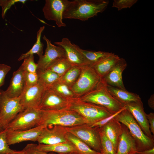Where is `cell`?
I'll use <instances>...</instances> for the list:
<instances>
[{"label":"cell","mask_w":154,"mask_h":154,"mask_svg":"<svg viewBox=\"0 0 154 154\" xmlns=\"http://www.w3.org/2000/svg\"><path fill=\"white\" fill-rule=\"evenodd\" d=\"M109 3L107 0H66L62 18L86 21L103 12Z\"/></svg>","instance_id":"cell-1"},{"label":"cell","mask_w":154,"mask_h":154,"mask_svg":"<svg viewBox=\"0 0 154 154\" xmlns=\"http://www.w3.org/2000/svg\"><path fill=\"white\" fill-rule=\"evenodd\" d=\"M42 111L41 119L36 126L42 125L47 127L58 125L68 127L88 124L83 117L76 112L68 109Z\"/></svg>","instance_id":"cell-2"},{"label":"cell","mask_w":154,"mask_h":154,"mask_svg":"<svg viewBox=\"0 0 154 154\" xmlns=\"http://www.w3.org/2000/svg\"><path fill=\"white\" fill-rule=\"evenodd\" d=\"M78 98L82 101L103 107L112 114L125 108L123 104L110 93L107 84L102 78L94 89Z\"/></svg>","instance_id":"cell-3"},{"label":"cell","mask_w":154,"mask_h":154,"mask_svg":"<svg viewBox=\"0 0 154 154\" xmlns=\"http://www.w3.org/2000/svg\"><path fill=\"white\" fill-rule=\"evenodd\" d=\"M115 118L127 127L134 139L137 151H143L154 148V138L145 135L130 113L125 108Z\"/></svg>","instance_id":"cell-4"},{"label":"cell","mask_w":154,"mask_h":154,"mask_svg":"<svg viewBox=\"0 0 154 154\" xmlns=\"http://www.w3.org/2000/svg\"><path fill=\"white\" fill-rule=\"evenodd\" d=\"M68 109L78 113L86 119L90 125L112 114L103 107L82 101L78 98L70 101Z\"/></svg>","instance_id":"cell-5"},{"label":"cell","mask_w":154,"mask_h":154,"mask_svg":"<svg viewBox=\"0 0 154 154\" xmlns=\"http://www.w3.org/2000/svg\"><path fill=\"white\" fill-rule=\"evenodd\" d=\"M101 80L92 67L85 65L82 67L80 75L71 89L78 98L94 89Z\"/></svg>","instance_id":"cell-6"},{"label":"cell","mask_w":154,"mask_h":154,"mask_svg":"<svg viewBox=\"0 0 154 154\" xmlns=\"http://www.w3.org/2000/svg\"><path fill=\"white\" fill-rule=\"evenodd\" d=\"M70 133L86 144L93 150L100 153L102 151L100 128L84 124L66 127Z\"/></svg>","instance_id":"cell-7"},{"label":"cell","mask_w":154,"mask_h":154,"mask_svg":"<svg viewBox=\"0 0 154 154\" xmlns=\"http://www.w3.org/2000/svg\"><path fill=\"white\" fill-rule=\"evenodd\" d=\"M42 111L27 108L20 112L5 129L6 132L28 129L36 126L41 118Z\"/></svg>","instance_id":"cell-8"},{"label":"cell","mask_w":154,"mask_h":154,"mask_svg":"<svg viewBox=\"0 0 154 154\" xmlns=\"http://www.w3.org/2000/svg\"><path fill=\"white\" fill-rule=\"evenodd\" d=\"M0 121L3 129L24 108L20 102L19 97L10 98L1 91Z\"/></svg>","instance_id":"cell-9"},{"label":"cell","mask_w":154,"mask_h":154,"mask_svg":"<svg viewBox=\"0 0 154 154\" xmlns=\"http://www.w3.org/2000/svg\"><path fill=\"white\" fill-rule=\"evenodd\" d=\"M42 38L46 42V47L44 54L39 57L37 62V72L48 69L52 64L60 58H66L63 48L52 44L44 35Z\"/></svg>","instance_id":"cell-10"},{"label":"cell","mask_w":154,"mask_h":154,"mask_svg":"<svg viewBox=\"0 0 154 154\" xmlns=\"http://www.w3.org/2000/svg\"><path fill=\"white\" fill-rule=\"evenodd\" d=\"M46 88L38 83L32 86L25 87L19 97L20 103L25 109H38Z\"/></svg>","instance_id":"cell-11"},{"label":"cell","mask_w":154,"mask_h":154,"mask_svg":"<svg viewBox=\"0 0 154 154\" xmlns=\"http://www.w3.org/2000/svg\"><path fill=\"white\" fill-rule=\"evenodd\" d=\"M66 0H46L42 11L45 18L54 21L59 27H65L62 21V14Z\"/></svg>","instance_id":"cell-12"},{"label":"cell","mask_w":154,"mask_h":154,"mask_svg":"<svg viewBox=\"0 0 154 154\" xmlns=\"http://www.w3.org/2000/svg\"><path fill=\"white\" fill-rule=\"evenodd\" d=\"M70 102L60 97L49 88H46L38 109L41 111L68 109Z\"/></svg>","instance_id":"cell-13"},{"label":"cell","mask_w":154,"mask_h":154,"mask_svg":"<svg viewBox=\"0 0 154 154\" xmlns=\"http://www.w3.org/2000/svg\"><path fill=\"white\" fill-rule=\"evenodd\" d=\"M68 132L64 127L54 125L44 128L37 141L38 144L52 145L68 141L66 137Z\"/></svg>","instance_id":"cell-14"},{"label":"cell","mask_w":154,"mask_h":154,"mask_svg":"<svg viewBox=\"0 0 154 154\" xmlns=\"http://www.w3.org/2000/svg\"><path fill=\"white\" fill-rule=\"evenodd\" d=\"M42 125L36 126L28 129L6 132V138L9 145L22 142L37 141L44 128Z\"/></svg>","instance_id":"cell-15"},{"label":"cell","mask_w":154,"mask_h":154,"mask_svg":"<svg viewBox=\"0 0 154 154\" xmlns=\"http://www.w3.org/2000/svg\"><path fill=\"white\" fill-rule=\"evenodd\" d=\"M124 106L131 114L144 134L149 137L154 138L150 131L141 100L125 104Z\"/></svg>","instance_id":"cell-16"},{"label":"cell","mask_w":154,"mask_h":154,"mask_svg":"<svg viewBox=\"0 0 154 154\" xmlns=\"http://www.w3.org/2000/svg\"><path fill=\"white\" fill-rule=\"evenodd\" d=\"M54 43L64 49L66 58L72 66L82 67L86 65L80 48L78 45L72 43L68 38H64L60 42H55Z\"/></svg>","instance_id":"cell-17"},{"label":"cell","mask_w":154,"mask_h":154,"mask_svg":"<svg viewBox=\"0 0 154 154\" xmlns=\"http://www.w3.org/2000/svg\"><path fill=\"white\" fill-rule=\"evenodd\" d=\"M127 65L125 59L120 58L113 68L102 79L109 85L126 90L122 80V73Z\"/></svg>","instance_id":"cell-18"},{"label":"cell","mask_w":154,"mask_h":154,"mask_svg":"<svg viewBox=\"0 0 154 154\" xmlns=\"http://www.w3.org/2000/svg\"><path fill=\"white\" fill-rule=\"evenodd\" d=\"M23 72L21 66L13 72L9 87L4 91L6 96L10 98H16L21 95L25 86Z\"/></svg>","instance_id":"cell-19"},{"label":"cell","mask_w":154,"mask_h":154,"mask_svg":"<svg viewBox=\"0 0 154 154\" xmlns=\"http://www.w3.org/2000/svg\"><path fill=\"white\" fill-rule=\"evenodd\" d=\"M122 125L123 131L118 139L116 154L135 153L137 149L135 141L127 127Z\"/></svg>","instance_id":"cell-20"},{"label":"cell","mask_w":154,"mask_h":154,"mask_svg":"<svg viewBox=\"0 0 154 154\" xmlns=\"http://www.w3.org/2000/svg\"><path fill=\"white\" fill-rule=\"evenodd\" d=\"M100 128L117 150L118 139L123 131L122 124L114 118Z\"/></svg>","instance_id":"cell-21"},{"label":"cell","mask_w":154,"mask_h":154,"mask_svg":"<svg viewBox=\"0 0 154 154\" xmlns=\"http://www.w3.org/2000/svg\"><path fill=\"white\" fill-rule=\"evenodd\" d=\"M37 148L39 150L46 153H64L77 152L81 153L75 145L68 141L52 145L38 144Z\"/></svg>","instance_id":"cell-22"},{"label":"cell","mask_w":154,"mask_h":154,"mask_svg":"<svg viewBox=\"0 0 154 154\" xmlns=\"http://www.w3.org/2000/svg\"><path fill=\"white\" fill-rule=\"evenodd\" d=\"M120 58L118 55L111 53L92 67L102 78L113 68Z\"/></svg>","instance_id":"cell-23"},{"label":"cell","mask_w":154,"mask_h":154,"mask_svg":"<svg viewBox=\"0 0 154 154\" xmlns=\"http://www.w3.org/2000/svg\"><path fill=\"white\" fill-rule=\"evenodd\" d=\"M107 89L111 95L124 105L129 103L141 100L139 95L107 84Z\"/></svg>","instance_id":"cell-24"},{"label":"cell","mask_w":154,"mask_h":154,"mask_svg":"<svg viewBox=\"0 0 154 154\" xmlns=\"http://www.w3.org/2000/svg\"><path fill=\"white\" fill-rule=\"evenodd\" d=\"M62 98L71 101L77 98L71 88L59 79L49 88Z\"/></svg>","instance_id":"cell-25"},{"label":"cell","mask_w":154,"mask_h":154,"mask_svg":"<svg viewBox=\"0 0 154 154\" xmlns=\"http://www.w3.org/2000/svg\"><path fill=\"white\" fill-rule=\"evenodd\" d=\"M86 65L92 66L110 55L112 52L102 51H92L80 48Z\"/></svg>","instance_id":"cell-26"},{"label":"cell","mask_w":154,"mask_h":154,"mask_svg":"<svg viewBox=\"0 0 154 154\" xmlns=\"http://www.w3.org/2000/svg\"><path fill=\"white\" fill-rule=\"evenodd\" d=\"M45 28L44 26L40 27L37 32V40L32 47L25 53L22 54L18 59L20 61L27 58L30 56L37 54L39 57L43 54V44L41 41V34Z\"/></svg>","instance_id":"cell-27"},{"label":"cell","mask_w":154,"mask_h":154,"mask_svg":"<svg viewBox=\"0 0 154 154\" xmlns=\"http://www.w3.org/2000/svg\"><path fill=\"white\" fill-rule=\"evenodd\" d=\"M37 73L38 76V83L46 88H49L60 77L56 73L48 69L37 71Z\"/></svg>","instance_id":"cell-28"},{"label":"cell","mask_w":154,"mask_h":154,"mask_svg":"<svg viewBox=\"0 0 154 154\" xmlns=\"http://www.w3.org/2000/svg\"><path fill=\"white\" fill-rule=\"evenodd\" d=\"M82 67L72 66L59 80L70 88L75 83L81 73Z\"/></svg>","instance_id":"cell-29"},{"label":"cell","mask_w":154,"mask_h":154,"mask_svg":"<svg viewBox=\"0 0 154 154\" xmlns=\"http://www.w3.org/2000/svg\"><path fill=\"white\" fill-rule=\"evenodd\" d=\"M67 140L73 143L82 154H101L90 147L85 143L72 133L67 132L66 135Z\"/></svg>","instance_id":"cell-30"},{"label":"cell","mask_w":154,"mask_h":154,"mask_svg":"<svg viewBox=\"0 0 154 154\" xmlns=\"http://www.w3.org/2000/svg\"><path fill=\"white\" fill-rule=\"evenodd\" d=\"M72 66L66 58H61L52 64L48 69L55 72L61 77Z\"/></svg>","instance_id":"cell-31"},{"label":"cell","mask_w":154,"mask_h":154,"mask_svg":"<svg viewBox=\"0 0 154 154\" xmlns=\"http://www.w3.org/2000/svg\"><path fill=\"white\" fill-rule=\"evenodd\" d=\"M102 151L101 154H116L117 150L113 143L100 128Z\"/></svg>","instance_id":"cell-32"},{"label":"cell","mask_w":154,"mask_h":154,"mask_svg":"<svg viewBox=\"0 0 154 154\" xmlns=\"http://www.w3.org/2000/svg\"><path fill=\"white\" fill-rule=\"evenodd\" d=\"M21 66L24 71L37 73V65L35 62L33 55H31L24 59Z\"/></svg>","instance_id":"cell-33"},{"label":"cell","mask_w":154,"mask_h":154,"mask_svg":"<svg viewBox=\"0 0 154 154\" xmlns=\"http://www.w3.org/2000/svg\"><path fill=\"white\" fill-rule=\"evenodd\" d=\"M6 138V132L4 129L0 131V154H7L12 152L13 150L9 146Z\"/></svg>","instance_id":"cell-34"},{"label":"cell","mask_w":154,"mask_h":154,"mask_svg":"<svg viewBox=\"0 0 154 154\" xmlns=\"http://www.w3.org/2000/svg\"><path fill=\"white\" fill-rule=\"evenodd\" d=\"M23 76L25 87H30L37 84L38 82V76L37 73L24 71Z\"/></svg>","instance_id":"cell-35"},{"label":"cell","mask_w":154,"mask_h":154,"mask_svg":"<svg viewBox=\"0 0 154 154\" xmlns=\"http://www.w3.org/2000/svg\"><path fill=\"white\" fill-rule=\"evenodd\" d=\"M137 1V0H114L112 7L120 11L123 9L130 8Z\"/></svg>","instance_id":"cell-36"},{"label":"cell","mask_w":154,"mask_h":154,"mask_svg":"<svg viewBox=\"0 0 154 154\" xmlns=\"http://www.w3.org/2000/svg\"><path fill=\"white\" fill-rule=\"evenodd\" d=\"M26 1V0H0V6L2 8L1 15L3 18H4L7 10L15 3L21 2L24 4Z\"/></svg>","instance_id":"cell-37"},{"label":"cell","mask_w":154,"mask_h":154,"mask_svg":"<svg viewBox=\"0 0 154 154\" xmlns=\"http://www.w3.org/2000/svg\"><path fill=\"white\" fill-rule=\"evenodd\" d=\"M37 145L34 143L27 144L23 148L25 154H47L48 153L39 150L37 148Z\"/></svg>","instance_id":"cell-38"},{"label":"cell","mask_w":154,"mask_h":154,"mask_svg":"<svg viewBox=\"0 0 154 154\" xmlns=\"http://www.w3.org/2000/svg\"><path fill=\"white\" fill-rule=\"evenodd\" d=\"M11 69V67L8 65L0 64V88L4 84L5 76Z\"/></svg>","instance_id":"cell-39"},{"label":"cell","mask_w":154,"mask_h":154,"mask_svg":"<svg viewBox=\"0 0 154 154\" xmlns=\"http://www.w3.org/2000/svg\"><path fill=\"white\" fill-rule=\"evenodd\" d=\"M125 108L123 109L118 112L112 114L110 116L104 119H103L100 121L97 122L93 124L90 125L92 127H96L100 128L103 126L104 125L107 123L112 119L115 118V117L123 110Z\"/></svg>","instance_id":"cell-40"},{"label":"cell","mask_w":154,"mask_h":154,"mask_svg":"<svg viewBox=\"0 0 154 154\" xmlns=\"http://www.w3.org/2000/svg\"><path fill=\"white\" fill-rule=\"evenodd\" d=\"M147 119L149 124L150 131L154 135V113L150 112L146 114Z\"/></svg>","instance_id":"cell-41"},{"label":"cell","mask_w":154,"mask_h":154,"mask_svg":"<svg viewBox=\"0 0 154 154\" xmlns=\"http://www.w3.org/2000/svg\"><path fill=\"white\" fill-rule=\"evenodd\" d=\"M136 154H154V148L151 149L143 151H137Z\"/></svg>","instance_id":"cell-42"},{"label":"cell","mask_w":154,"mask_h":154,"mask_svg":"<svg viewBox=\"0 0 154 154\" xmlns=\"http://www.w3.org/2000/svg\"><path fill=\"white\" fill-rule=\"evenodd\" d=\"M148 104L149 107L152 109H154V96L152 95L148 100Z\"/></svg>","instance_id":"cell-43"},{"label":"cell","mask_w":154,"mask_h":154,"mask_svg":"<svg viewBox=\"0 0 154 154\" xmlns=\"http://www.w3.org/2000/svg\"><path fill=\"white\" fill-rule=\"evenodd\" d=\"M7 154H25L23 151H15L14 150L9 153Z\"/></svg>","instance_id":"cell-44"},{"label":"cell","mask_w":154,"mask_h":154,"mask_svg":"<svg viewBox=\"0 0 154 154\" xmlns=\"http://www.w3.org/2000/svg\"><path fill=\"white\" fill-rule=\"evenodd\" d=\"M47 154H82L77 152H70L64 153H57L54 152H49Z\"/></svg>","instance_id":"cell-45"},{"label":"cell","mask_w":154,"mask_h":154,"mask_svg":"<svg viewBox=\"0 0 154 154\" xmlns=\"http://www.w3.org/2000/svg\"><path fill=\"white\" fill-rule=\"evenodd\" d=\"M1 122L0 121V131L3 130Z\"/></svg>","instance_id":"cell-46"},{"label":"cell","mask_w":154,"mask_h":154,"mask_svg":"<svg viewBox=\"0 0 154 154\" xmlns=\"http://www.w3.org/2000/svg\"><path fill=\"white\" fill-rule=\"evenodd\" d=\"M1 91H0V96H1Z\"/></svg>","instance_id":"cell-47"},{"label":"cell","mask_w":154,"mask_h":154,"mask_svg":"<svg viewBox=\"0 0 154 154\" xmlns=\"http://www.w3.org/2000/svg\"><path fill=\"white\" fill-rule=\"evenodd\" d=\"M136 154L135 153H133V154Z\"/></svg>","instance_id":"cell-48"},{"label":"cell","mask_w":154,"mask_h":154,"mask_svg":"<svg viewBox=\"0 0 154 154\" xmlns=\"http://www.w3.org/2000/svg\"></svg>","instance_id":"cell-49"},{"label":"cell","mask_w":154,"mask_h":154,"mask_svg":"<svg viewBox=\"0 0 154 154\" xmlns=\"http://www.w3.org/2000/svg\"></svg>","instance_id":"cell-50"}]
</instances>
